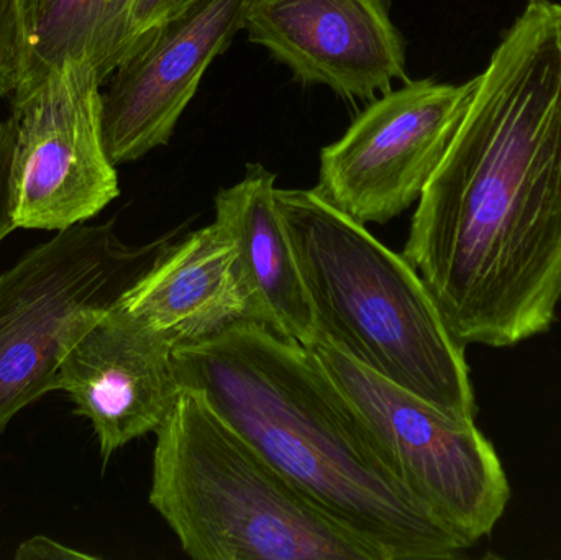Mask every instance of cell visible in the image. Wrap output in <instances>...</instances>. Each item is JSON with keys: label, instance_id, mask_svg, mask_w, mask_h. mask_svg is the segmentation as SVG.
<instances>
[{"label": "cell", "instance_id": "cell-1", "mask_svg": "<svg viewBox=\"0 0 561 560\" xmlns=\"http://www.w3.org/2000/svg\"><path fill=\"white\" fill-rule=\"evenodd\" d=\"M474 79L402 255L465 347H513L561 301V3L529 0Z\"/></svg>", "mask_w": 561, "mask_h": 560}, {"label": "cell", "instance_id": "cell-2", "mask_svg": "<svg viewBox=\"0 0 561 560\" xmlns=\"http://www.w3.org/2000/svg\"><path fill=\"white\" fill-rule=\"evenodd\" d=\"M183 388L320 512L381 560L455 559L471 548L405 485L392 457L310 348L255 321L173 351Z\"/></svg>", "mask_w": 561, "mask_h": 560}, {"label": "cell", "instance_id": "cell-3", "mask_svg": "<svg viewBox=\"0 0 561 560\" xmlns=\"http://www.w3.org/2000/svg\"><path fill=\"white\" fill-rule=\"evenodd\" d=\"M320 335L458 423L477 418L465 345L404 255L316 190H276Z\"/></svg>", "mask_w": 561, "mask_h": 560}, {"label": "cell", "instance_id": "cell-4", "mask_svg": "<svg viewBox=\"0 0 561 560\" xmlns=\"http://www.w3.org/2000/svg\"><path fill=\"white\" fill-rule=\"evenodd\" d=\"M150 503L196 560H381L184 388L154 431Z\"/></svg>", "mask_w": 561, "mask_h": 560}, {"label": "cell", "instance_id": "cell-5", "mask_svg": "<svg viewBox=\"0 0 561 560\" xmlns=\"http://www.w3.org/2000/svg\"><path fill=\"white\" fill-rule=\"evenodd\" d=\"M170 242L130 247L114 222L79 224L33 247L0 275V434L58 390L69 348L94 328Z\"/></svg>", "mask_w": 561, "mask_h": 560}, {"label": "cell", "instance_id": "cell-6", "mask_svg": "<svg viewBox=\"0 0 561 560\" xmlns=\"http://www.w3.org/2000/svg\"><path fill=\"white\" fill-rule=\"evenodd\" d=\"M310 351L415 496L468 545L491 535L506 512L511 485L496 449L477 424L451 420L322 335Z\"/></svg>", "mask_w": 561, "mask_h": 560}, {"label": "cell", "instance_id": "cell-7", "mask_svg": "<svg viewBox=\"0 0 561 560\" xmlns=\"http://www.w3.org/2000/svg\"><path fill=\"white\" fill-rule=\"evenodd\" d=\"M12 206L16 229L88 222L121 194L102 128V82L68 61L25 78L12 94Z\"/></svg>", "mask_w": 561, "mask_h": 560}, {"label": "cell", "instance_id": "cell-8", "mask_svg": "<svg viewBox=\"0 0 561 560\" xmlns=\"http://www.w3.org/2000/svg\"><path fill=\"white\" fill-rule=\"evenodd\" d=\"M477 79L405 81L356 115L320 151L313 190L362 224H386L417 203L470 105Z\"/></svg>", "mask_w": 561, "mask_h": 560}, {"label": "cell", "instance_id": "cell-9", "mask_svg": "<svg viewBox=\"0 0 561 560\" xmlns=\"http://www.w3.org/2000/svg\"><path fill=\"white\" fill-rule=\"evenodd\" d=\"M253 0H197L164 23L102 85V128L115 167L173 137L217 56L243 30Z\"/></svg>", "mask_w": 561, "mask_h": 560}, {"label": "cell", "instance_id": "cell-10", "mask_svg": "<svg viewBox=\"0 0 561 560\" xmlns=\"http://www.w3.org/2000/svg\"><path fill=\"white\" fill-rule=\"evenodd\" d=\"M300 84L373 101L408 81V49L388 0H253L243 22Z\"/></svg>", "mask_w": 561, "mask_h": 560}, {"label": "cell", "instance_id": "cell-11", "mask_svg": "<svg viewBox=\"0 0 561 560\" xmlns=\"http://www.w3.org/2000/svg\"><path fill=\"white\" fill-rule=\"evenodd\" d=\"M173 351L115 306L62 358L58 390L91 421L104 462L154 433L176 407L184 388Z\"/></svg>", "mask_w": 561, "mask_h": 560}, {"label": "cell", "instance_id": "cell-12", "mask_svg": "<svg viewBox=\"0 0 561 560\" xmlns=\"http://www.w3.org/2000/svg\"><path fill=\"white\" fill-rule=\"evenodd\" d=\"M117 308L174 348L253 321L239 252L217 220L168 242Z\"/></svg>", "mask_w": 561, "mask_h": 560}, {"label": "cell", "instance_id": "cell-13", "mask_svg": "<svg viewBox=\"0 0 561 560\" xmlns=\"http://www.w3.org/2000/svg\"><path fill=\"white\" fill-rule=\"evenodd\" d=\"M276 190L275 173L247 164L242 180L217 193L216 220L239 252L253 321L310 348L320 338L319 325Z\"/></svg>", "mask_w": 561, "mask_h": 560}, {"label": "cell", "instance_id": "cell-14", "mask_svg": "<svg viewBox=\"0 0 561 560\" xmlns=\"http://www.w3.org/2000/svg\"><path fill=\"white\" fill-rule=\"evenodd\" d=\"M134 3L135 0H22L28 33L25 78L78 61L92 66L104 85L130 56Z\"/></svg>", "mask_w": 561, "mask_h": 560}, {"label": "cell", "instance_id": "cell-15", "mask_svg": "<svg viewBox=\"0 0 561 560\" xmlns=\"http://www.w3.org/2000/svg\"><path fill=\"white\" fill-rule=\"evenodd\" d=\"M28 33L22 0H0V98L12 95L26 75Z\"/></svg>", "mask_w": 561, "mask_h": 560}, {"label": "cell", "instance_id": "cell-16", "mask_svg": "<svg viewBox=\"0 0 561 560\" xmlns=\"http://www.w3.org/2000/svg\"><path fill=\"white\" fill-rule=\"evenodd\" d=\"M194 2L197 0H135L130 13L131 53Z\"/></svg>", "mask_w": 561, "mask_h": 560}, {"label": "cell", "instance_id": "cell-17", "mask_svg": "<svg viewBox=\"0 0 561 560\" xmlns=\"http://www.w3.org/2000/svg\"><path fill=\"white\" fill-rule=\"evenodd\" d=\"M13 125L10 117L0 121V243L16 229L12 206Z\"/></svg>", "mask_w": 561, "mask_h": 560}, {"label": "cell", "instance_id": "cell-18", "mask_svg": "<svg viewBox=\"0 0 561 560\" xmlns=\"http://www.w3.org/2000/svg\"><path fill=\"white\" fill-rule=\"evenodd\" d=\"M15 559L19 560H42V559H95L94 556L76 551L68 546L59 545L46 536H33L28 541L20 545L16 549Z\"/></svg>", "mask_w": 561, "mask_h": 560}]
</instances>
